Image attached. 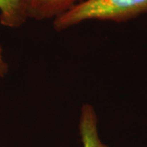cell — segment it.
Segmentation results:
<instances>
[{
    "mask_svg": "<svg viewBox=\"0 0 147 147\" xmlns=\"http://www.w3.org/2000/svg\"><path fill=\"white\" fill-rule=\"evenodd\" d=\"M147 13V0H84L57 17V30L87 20L126 21Z\"/></svg>",
    "mask_w": 147,
    "mask_h": 147,
    "instance_id": "1",
    "label": "cell"
},
{
    "mask_svg": "<svg viewBox=\"0 0 147 147\" xmlns=\"http://www.w3.org/2000/svg\"><path fill=\"white\" fill-rule=\"evenodd\" d=\"M79 133L83 147H108L100 140L96 112L90 104H84L81 108Z\"/></svg>",
    "mask_w": 147,
    "mask_h": 147,
    "instance_id": "4",
    "label": "cell"
},
{
    "mask_svg": "<svg viewBox=\"0 0 147 147\" xmlns=\"http://www.w3.org/2000/svg\"><path fill=\"white\" fill-rule=\"evenodd\" d=\"M79 1L82 2V0H24V3L28 17L47 19L63 14Z\"/></svg>",
    "mask_w": 147,
    "mask_h": 147,
    "instance_id": "3",
    "label": "cell"
},
{
    "mask_svg": "<svg viewBox=\"0 0 147 147\" xmlns=\"http://www.w3.org/2000/svg\"><path fill=\"white\" fill-rule=\"evenodd\" d=\"M28 17L24 0H0V22L7 27L21 26ZM8 72V65L3 56L0 45V78L5 77Z\"/></svg>",
    "mask_w": 147,
    "mask_h": 147,
    "instance_id": "2",
    "label": "cell"
}]
</instances>
